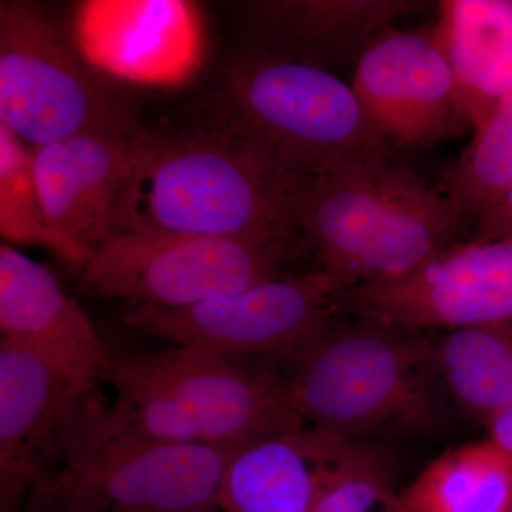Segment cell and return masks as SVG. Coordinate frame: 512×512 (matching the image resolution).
<instances>
[{"instance_id": "4fadbf2b", "label": "cell", "mask_w": 512, "mask_h": 512, "mask_svg": "<svg viewBox=\"0 0 512 512\" xmlns=\"http://www.w3.org/2000/svg\"><path fill=\"white\" fill-rule=\"evenodd\" d=\"M73 43L94 70L147 86H174L200 69V8L183 0H94L77 6Z\"/></svg>"}, {"instance_id": "7a4b0ae2", "label": "cell", "mask_w": 512, "mask_h": 512, "mask_svg": "<svg viewBox=\"0 0 512 512\" xmlns=\"http://www.w3.org/2000/svg\"><path fill=\"white\" fill-rule=\"evenodd\" d=\"M466 225L446 192L397 163L313 178L299 234L336 293L412 274Z\"/></svg>"}, {"instance_id": "52a82bcc", "label": "cell", "mask_w": 512, "mask_h": 512, "mask_svg": "<svg viewBox=\"0 0 512 512\" xmlns=\"http://www.w3.org/2000/svg\"><path fill=\"white\" fill-rule=\"evenodd\" d=\"M0 124L32 148L138 127L40 6L0 3Z\"/></svg>"}, {"instance_id": "ffe728a7", "label": "cell", "mask_w": 512, "mask_h": 512, "mask_svg": "<svg viewBox=\"0 0 512 512\" xmlns=\"http://www.w3.org/2000/svg\"><path fill=\"white\" fill-rule=\"evenodd\" d=\"M440 383L487 423L512 404V325L467 326L430 340Z\"/></svg>"}, {"instance_id": "2e32d148", "label": "cell", "mask_w": 512, "mask_h": 512, "mask_svg": "<svg viewBox=\"0 0 512 512\" xmlns=\"http://www.w3.org/2000/svg\"><path fill=\"white\" fill-rule=\"evenodd\" d=\"M429 6L421 0H258L244 9L252 49L335 73L352 66L394 23Z\"/></svg>"}, {"instance_id": "d6986e66", "label": "cell", "mask_w": 512, "mask_h": 512, "mask_svg": "<svg viewBox=\"0 0 512 512\" xmlns=\"http://www.w3.org/2000/svg\"><path fill=\"white\" fill-rule=\"evenodd\" d=\"M386 512H512V457L488 437L451 448L394 491Z\"/></svg>"}, {"instance_id": "8992f818", "label": "cell", "mask_w": 512, "mask_h": 512, "mask_svg": "<svg viewBox=\"0 0 512 512\" xmlns=\"http://www.w3.org/2000/svg\"><path fill=\"white\" fill-rule=\"evenodd\" d=\"M301 237L227 239L120 232L80 269L79 291L103 301L185 308L291 274Z\"/></svg>"}, {"instance_id": "ac0fdd59", "label": "cell", "mask_w": 512, "mask_h": 512, "mask_svg": "<svg viewBox=\"0 0 512 512\" xmlns=\"http://www.w3.org/2000/svg\"><path fill=\"white\" fill-rule=\"evenodd\" d=\"M433 26L476 133L512 93V0H443Z\"/></svg>"}, {"instance_id": "277c9868", "label": "cell", "mask_w": 512, "mask_h": 512, "mask_svg": "<svg viewBox=\"0 0 512 512\" xmlns=\"http://www.w3.org/2000/svg\"><path fill=\"white\" fill-rule=\"evenodd\" d=\"M224 126L305 178L397 163L352 84L313 64L251 49L229 66Z\"/></svg>"}, {"instance_id": "ba28073f", "label": "cell", "mask_w": 512, "mask_h": 512, "mask_svg": "<svg viewBox=\"0 0 512 512\" xmlns=\"http://www.w3.org/2000/svg\"><path fill=\"white\" fill-rule=\"evenodd\" d=\"M318 268L291 272L185 308L128 305L123 322L177 346L238 359H291L329 328L339 306Z\"/></svg>"}, {"instance_id": "30bf717a", "label": "cell", "mask_w": 512, "mask_h": 512, "mask_svg": "<svg viewBox=\"0 0 512 512\" xmlns=\"http://www.w3.org/2000/svg\"><path fill=\"white\" fill-rule=\"evenodd\" d=\"M120 359L167 393L210 446L241 450L306 426L293 410L286 379L247 360L190 346Z\"/></svg>"}, {"instance_id": "e0dca14e", "label": "cell", "mask_w": 512, "mask_h": 512, "mask_svg": "<svg viewBox=\"0 0 512 512\" xmlns=\"http://www.w3.org/2000/svg\"><path fill=\"white\" fill-rule=\"evenodd\" d=\"M365 444L308 424L249 444L225 467L220 512H311Z\"/></svg>"}, {"instance_id": "7c38bea8", "label": "cell", "mask_w": 512, "mask_h": 512, "mask_svg": "<svg viewBox=\"0 0 512 512\" xmlns=\"http://www.w3.org/2000/svg\"><path fill=\"white\" fill-rule=\"evenodd\" d=\"M92 393L35 353L0 340V511L25 512L55 478L67 430Z\"/></svg>"}, {"instance_id": "9a60e30c", "label": "cell", "mask_w": 512, "mask_h": 512, "mask_svg": "<svg viewBox=\"0 0 512 512\" xmlns=\"http://www.w3.org/2000/svg\"><path fill=\"white\" fill-rule=\"evenodd\" d=\"M0 333V340L35 353L82 392L99 390L113 360L52 271L9 244L0 247Z\"/></svg>"}, {"instance_id": "5b68a950", "label": "cell", "mask_w": 512, "mask_h": 512, "mask_svg": "<svg viewBox=\"0 0 512 512\" xmlns=\"http://www.w3.org/2000/svg\"><path fill=\"white\" fill-rule=\"evenodd\" d=\"M237 451L138 436L97 390L67 430L62 467L25 512H220L222 477Z\"/></svg>"}, {"instance_id": "44dd1931", "label": "cell", "mask_w": 512, "mask_h": 512, "mask_svg": "<svg viewBox=\"0 0 512 512\" xmlns=\"http://www.w3.org/2000/svg\"><path fill=\"white\" fill-rule=\"evenodd\" d=\"M0 234L8 244L28 245L82 269L89 261L50 225L37 185L33 148L0 124Z\"/></svg>"}, {"instance_id": "d4e9b609", "label": "cell", "mask_w": 512, "mask_h": 512, "mask_svg": "<svg viewBox=\"0 0 512 512\" xmlns=\"http://www.w3.org/2000/svg\"><path fill=\"white\" fill-rule=\"evenodd\" d=\"M311 512H316V511H311Z\"/></svg>"}, {"instance_id": "9c48e42d", "label": "cell", "mask_w": 512, "mask_h": 512, "mask_svg": "<svg viewBox=\"0 0 512 512\" xmlns=\"http://www.w3.org/2000/svg\"><path fill=\"white\" fill-rule=\"evenodd\" d=\"M336 302L404 330L512 325V239L456 242L412 274L348 289Z\"/></svg>"}, {"instance_id": "603a6c76", "label": "cell", "mask_w": 512, "mask_h": 512, "mask_svg": "<svg viewBox=\"0 0 512 512\" xmlns=\"http://www.w3.org/2000/svg\"><path fill=\"white\" fill-rule=\"evenodd\" d=\"M473 239H512V184L500 201L478 218Z\"/></svg>"}, {"instance_id": "cb8c5ba5", "label": "cell", "mask_w": 512, "mask_h": 512, "mask_svg": "<svg viewBox=\"0 0 512 512\" xmlns=\"http://www.w3.org/2000/svg\"><path fill=\"white\" fill-rule=\"evenodd\" d=\"M488 439L512 457V404L485 423Z\"/></svg>"}, {"instance_id": "8fae6325", "label": "cell", "mask_w": 512, "mask_h": 512, "mask_svg": "<svg viewBox=\"0 0 512 512\" xmlns=\"http://www.w3.org/2000/svg\"><path fill=\"white\" fill-rule=\"evenodd\" d=\"M350 84L367 119L396 150L431 147L471 130L433 25L387 30L356 64Z\"/></svg>"}, {"instance_id": "6da1fadb", "label": "cell", "mask_w": 512, "mask_h": 512, "mask_svg": "<svg viewBox=\"0 0 512 512\" xmlns=\"http://www.w3.org/2000/svg\"><path fill=\"white\" fill-rule=\"evenodd\" d=\"M312 180L285 170L224 124L188 136L146 131L113 235L301 237L299 211Z\"/></svg>"}, {"instance_id": "7402d4cb", "label": "cell", "mask_w": 512, "mask_h": 512, "mask_svg": "<svg viewBox=\"0 0 512 512\" xmlns=\"http://www.w3.org/2000/svg\"><path fill=\"white\" fill-rule=\"evenodd\" d=\"M512 184V93L474 133L448 178L446 195L461 220L474 222L503 198Z\"/></svg>"}, {"instance_id": "3957f363", "label": "cell", "mask_w": 512, "mask_h": 512, "mask_svg": "<svg viewBox=\"0 0 512 512\" xmlns=\"http://www.w3.org/2000/svg\"><path fill=\"white\" fill-rule=\"evenodd\" d=\"M429 339L338 319L293 360V410L308 426L362 443L430 430L440 417ZM440 380V379H439Z\"/></svg>"}, {"instance_id": "5bb4252c", "label": "cell", "mask_w": 512, "mask_h": 512, "mask_svg": "<svg viewBox=\"0 0 512 512\" xmlns=\"http://www.w3.org/2000/svg\"><path fill=\"white\" fill-rule=\"evenodd\" d=\"M146 131H93L33 148L50 225L87 258L113 235L121 195Z\"/></svg>"}]
</instances>
